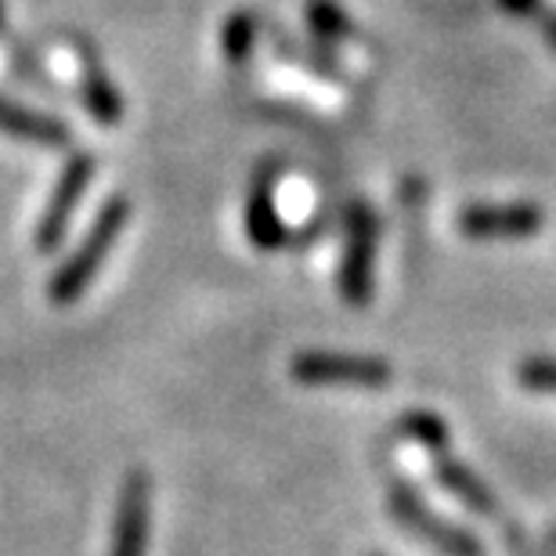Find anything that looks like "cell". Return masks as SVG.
Wrapping results in <instances>:
<instances>
[{"mask_svg": "<svg viewBox=\"0 0 556 556\" xmlns=\"http://www.w3.org/2000/svg\"><path fill=\"white\" fill-rule=\"evenodd\" d=\"M127 220H130V203L119 195L109 199V203L98 210L94 225L84 236V242L70 253V261L51 275L48 293H51L54 304H62V307L76 304V300L87 293V286H91V278L102 271L109 250L116 247V239H119V231L127 228Z\"/></svg>", "mask_w": 556, "mask_h": 556, "instance_id": "cell-1", "label": "cell"}, {"mask_svg": "<svg viewBox=\"0 0 556 556\" xmlns=\"http://www.w3.org/2000/svg\"><path fill=\"white\" fill-rule=\"evenodd\" d=\"M387 503H391V514L397 525H402L408 535H416L419 542H427L438 556H488L481 539L470 535L466 528L448 525L441 514H433L427 498L419 495V488H413L408 481H394Z\"/></svg>", "mask_w": 556, "mask_h": 556, "instance_id": "cell-2", "label": "cell"}, {"mask_svg": "<svg viewBox=\"0 0 556 556\" xmlns=\"http://www.w3.org/2000/svg\"><path fill=\"white\" fill-rule=\"evenodd\" d=\"M289 376L304 387H351V391H383L394 372L383 358L340 351H304L289 362Z\"/></svg>", "mask_w": 556, "mask_h": 556, "instance_id": "cell-3", "label": "cell"}, {"mask_svg": "<svg viewBox=\"0 0 556 556\" xmlns=\"http://www.w3.org/2000/svg\"><path fill=\"white\" fill-rule=\"evenodd\" d=\"M340 296L351 307H365L372 300L376 282V217L365 203H354L348 214V242L340 257Z\"/></svg>", "mask_w": 556, "mask_h": 556, "instance_id": "cell-4", "label": "cell"}, {"mask_svg": "<svg viewBox=\"0 0 556 556\" xmlns=\"http://www.w3.org/2000/svg\"><path fill=\"white\" fill-rule=\"evenodd\" d=\"M149 520H152V481L144 470H130L124 477V484H119L109 556H144V549H149Z\"/></svg>", "mask_w": 556, "mask_h": 556, "instance_id": "cell-5", "label": "cell"}, {"mask_svg": "<svg viewBox=\"0 0 556 556\" xmlns=\"http://www.w3.org/2000/svg\"><path fill=\"white\" fill-rule=\"evenodd\" d=\"M91 174H94L91 155H73V160L65 163L59 185H54L48 206H43V214L37 220V250L51 253L65 239V231H70V225H73L76 206H80L87 185H91Z\"/></svg>", "mask_w": 556, "mask_h": 556, "instance_id": "cell-6", "label": "cell"}, {"mask_svg": "<svg viewBox=\"0 0 556 556\" xmlns=\"http://www.w3.org/2000/svg\"><path fill=\"white\" fill-rule=\"evenodd\" d=\"M542 228V210L531 203H506V206H470L459 214V231L477 242H509L531 239Z\"/></svg>", "mask_w": 556, "mask_h": 556, "instance_id": "cell-7", "label": "cell"}, {"mask_svg": "<svg viewBox=\"0 0 556 556\" xmlns=\"http://www.w3.org/2000/svg\"><path fill=\"white\" fill-rule=\"evenodd\" d=\"M247 236L257 250H278V247H286V239H289V231L282 225V217H278V206H275V177L268 170H261L250 185Z\"/></svg>", "mask_w": 556, "mask_h": 556, "instance_id": "cell-8", "label": "cell"}, {"mask_svg": "<svg viewBox=\"0 0 556 556\" xmlns=\"http://www.w3.org/2000/svg\"><path fill=\"white\" fill-rule=\"evenodd\" d=\"M433 481H438L448 495L459 498L466 509H473V514L498 517V498H495V492L466 463L452 459V455H444V452L433 455Z\"/></svg>", "mask_w": 556, "mask_h": 556, "instance_id": "cell-9", "label": "cell"}, {"mask_svg": "<svg viewBox=\"0 0 556 556\" xmlns=\"http://www.w3.org/2000/svg\"><path fill=\"white\" fill-rule=\"evenodd\" d=\"M0 130L15 138H26V141H37V144H48V149H62V144L70 141V130H65L59 119L40 116L26 105L8 102V98H0Z\"/></svg>", "mask_w": 556, "mask_h": 556, "instance_id": "cell-10", "label": "cell"}, {"mask_svg": "<svg viewBox=\"0 0 556 556\" xmlns=\"http://www.w3.org/2000/svg\"><path fill=\"white\" fill-rule=\"evenodd\" d=\"M84 105L94 124L102 127H116L119 116H124V98H119L102 65L94 62V54H84Z\"/></svg>", "mask_w": 556, "mask_h": 556, "instance_id": "cell-11", "label": "cell"}, {"mask_svg": "<svg viewBox=\"0 0 556 556\" xmlns=\"http://www.w3.org/2000/svg\"><path fill=\"white\" fill-rule=\"evenodd\" d=\"M397 433H402L405 441H416V444H422V448H430L433 455L448 452V441H452L448 422H444L441 416H433V413H422V408L405 413L402 422H397Z\"/></svg>", "mask_w": 556, "mask_h": 556, "instance_id": "cell-12", "label": "cell"}, {"mask_svg": "<svg viewBox=\"0 0 556 556\" xmlns=\"http://www.w3.org/2000/svg\"><path fill=\"white\" fill-rule=\"evenodd\" d=\"M253 43H257V18L250 11H239L225 22V33H220V48H225V59L231 65H247L253 54Z\"/></svg>", "mask_w": 556, "mask_h": 556, "instance_id": "cell-13", "label": "cell"}, {"mask_svg": "<svg viewBox=\"0 0 556 556\" xmlns=\"http://www.w3.org/2000/svg\"><path fill=\"white\" fill-rule=\"evenodd\" d=\"M307 22H311V29H315L318 37L329 40V43L351 37V18L343 15L340 4H332V0H311V4H307Z\"/></svg>", "mask_w": 556, "mask_h": 556, "instance_id": "cell-14", "label": "cell"}, {"mask_svg": "<svg viewBox=\"0 0 556 556\" xmlns=\"http://www.w3.org/2000/svg\"><path fill=\"white\" fill-rule=\"evenodd\" d=\"M517 380L525 391L556 394V358H531L517 369Z\"/></svg>", "mask_w": 556, "mask_h": 556, "instance_id": "cell-15", "label": "cell"}, {"mask_svg": "<svg viewBox=\"0 0 556 556\" xmlns=\"http://www.w3.org/2000/svg\"><path fill=\"white\" fill-rule=\"evenodd\" d=\"M498 4H503L509 15H531V11L539 8V0H498Z\"/></svg>", "mask_w": 556, "mask_h": 556, "instance_id": "cell-16", "label": "cell"}, {"mask_svg": "<svg viewBox=\"0 0 556 556\" xmlns=\"http://www.w3.org/2000/svg\"><path fill=\"white\" fill-rule=\"evenodd\" d=\"M546 37H549V43L556 48V18H549V22H546Z\"/></svg>", "mask_w": 556, "mask_h": 556, "instance_id": "cell-17", "label": "cell"}, {"mask_svg": "<svg viewBox=\"0 0 556 556\" xmlns=\"http://www.w3.org/2000/svg\"><path fill=\"white\" fill-rule=\"evenodd\" d=\"M549 542H553V546H556V528L549 531Z\"/></svg>", "mask_w": 556, "mask_h": 556, "instance_id": "cell-18", "label": "cell"}, {"mask_svg": "<svg viewBox=\"0 0 556 556\" xmlns=\"http://www.w3.org/2000/svg\"><path fill=\"white\" fill-rule=\"evenodd\" d=\"M0 22H4V8H0Z\"/></svg>", "mask_w": 556, "mask_h": 556, "instance_id": "cell-19", "label": "cell"}]
</instances>
